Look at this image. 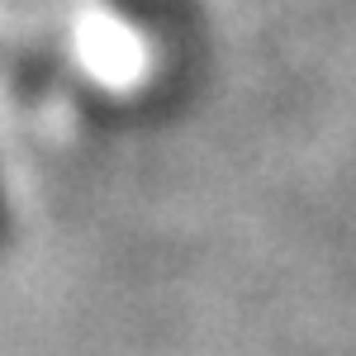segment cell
<instances>
[{"label": "cell", "mask_w": 356, "mask_h": 356, "mask_svg": "<svg viewBox=\"0 0 356 356\" xmlns=\"http://www.w3.org/2000/svg\"><path fill=\"white\" fill-rule=\"evenodd\" d=\"M0 223H5V209H0Z\"/></svg>", "instance_id": "1"}]
</instances>
